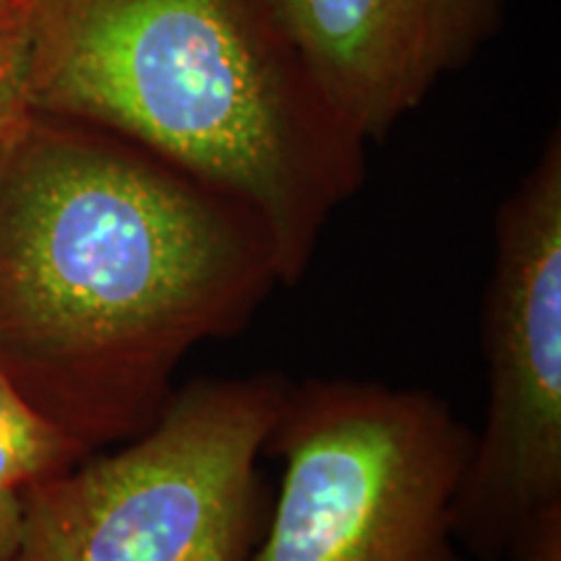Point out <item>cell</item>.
<instances>
[{
  "instance_id": "obj_1",
  "label": "cell",
  "mask_w": 561,
  "mask_h": 561,
  "mask_svg": "<svg viewBox=\"0 0 561 561\" xmlns=\"http://www.w3.org/2000/svg\"><path fill=\"white\" fill-rule=\"evenodd\" d=\"M276 284L261 216L170 159L39 110L0 144V369L81 445L144 432Z\"/></svg>"
},
{
  "instance_id": "obj_2",
  "label": "cell",
  "mask_w": 561,
  "mask_h": 561,
  "mask_svg": "<svg viewBox=\"0 0 561 561\" xmlns=\"http://www.w3.org/2000/svg\"><path fill=\"white\" fill-rule=\"evenodd\" d=\"M32 42V107L100 125L261 216L280 284L310 268L367 180L343 121L273 0H13Z\"/></svg>"
},
{
  "instance_id": "obj_3",
  "label": "cell",
  "mask_w": 561,
  "mask_h": 561,
  "mask_svg": "<svg viewBox=\"0 0 561 561\" xmlns=\"http://www.w3.org/2000/svg\"><path fill=\"white\" fill-rule=\"evenodd\" d=\"M291 382L195 380L136 442L21 494L11 561H255L257 462Z\"/></svg>"
},
{
  "instance_id": "obj_4",
  "label": "cell",
  "mask_w": 561,
  "mask_h": 561,
  "mask_svg": "<svg viewBox=\"0 0 561 561\" xmlns=\"http://www.w3.org/2000/svg\"><path fill=\"white\" fill-rule=\"evenodd\" d=\"M471 445L430 390L291 385L265 447L284 481L255 561H462L453 504Z\"/></svg>"
},
{
  "instance_id": "obj_5",
  "label": "cell",
  "mask_w": 561,
  "mask_h": 561,
  "mask_svg": "<svg viewBox=\"0 0 561 561\" xmlns=\"http://www.w3.org/2000/svg\"><path fill=\"white\" fill-rule=\"evenodd\" d=\"M486 416L453 504L455 538L494 561L561 507V130L502 201L483 299Z\"/></svg>"
},
{
  "instance_id": "obj_6",
  "label": "cell",
  "mask_w": 561,
  "mask_h": 561,
  "mask_svg": "<svg viewBox=\"0 0 561 561\" xmlns=\"http://www.w3.org/2000/svg\"><path fill=\"white\" fill-rule=\"evenodd\" d=\"M307 68L371 144L500 32L510 0H273Z\"/></svg>"
},
{
  "instance_id": "obj_7",
  "label": "cell",
  "mask_w": 561,
  "mask_h": 561,
  "mask_svg": "<svg viewBox=\"0 0 561 561\" xmlns=\"http://www.w3.org/2000/svg\"><path fill=\"white\" fill-rule=\"evenodd\" d=\"M83 445L62 432L0 369V500L66 473Z\"/></svg>"
},
{
  "instance_id": "obj_8",
  "label": "cell",
  "mask_w": 561,
  "mask_h": 561,
  "mask_svg": "<svg viewBox=\"0 0 561 561\" xmlns=\"http://www.w3.org/2000/svg\"><path fill=\"white\" fill-rule=\"evenodd\" d=\"M32 107V42L19 5H0V144Z\"/></svg>"
},
{
  "instance_id": "obj_9",
  "label": "cell",
  "mask_w": 561,
  "mask_h": 561,
  "mask_svg": "<svg viewBox=\"0 0 561 561\" xmlns=\"http://www.w3.org/2000/svg\"><path fill=\"white\" fill-rule=\"evenodd\" d=\"M494 561H561V507L538 515Z\"/></svg>"
},
{
  "instance_id": "obj_10",
  "label": "cell",
  "mask_w": 561,
  "mask_h": 561,
  "mask_svg": "<svg viewBox=\"0 0 561 561\" xmlns=\"http://www.w3.org/2000/svg\"><path fill=\"white\" fill-rule=\"evenodd\" d=\"M21 533V500H0V561H11Z\"/></svg>"
},
{
  "instance_id": "obj_11",
  "label": "cell",
  "mask_w": 561,
  "mask_h": 561,
  "mask_svg": "<svg viewBox=\"0 0 561 561\" xmlns=\"http://www.w3.org/2000/svg\"><path fill=\"white\" fill-rule=\"evenodd\" d=\"M5 3H11V0H0V5H5Z\"/></svg>"
}]
</instances>
